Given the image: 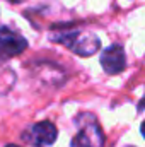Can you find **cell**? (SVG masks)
I'll return each mask as SVG.
<instances>
[{
  "mask_svg": "<svg viewBox=\"0 0 145 147\" xmlns=\"http://www.w3.org/2000/svg\"><path fill=\"white\" fill-rule=\"evenodd\" d=\"M51 41L62 43L63 46H67L72 53L79 55V57H91L101 48V39L96 33L80 31V29L56 33L51 36Z\"/></svg>",
  "mask_w": 145,
  "mask_h": 147,
  "instance_id": "cell-1",
  "label": "cell"
},
{
  "mask_svg": "<svg viewBox=\"0 0 145 147\" xmlns=\"http://www.w3.org/2000/svg\"><path fill=\"white\" fill-rule=\"evenodd\" d=\"M75 125L79 130L73 135L70 147H104V134L92 113H80L75 118Z\"/></svg>",
  "mask_w": 145,
  "mask_h": 147,
  "instance_id": "cell-2",
  "label": "cell"
},
{
  "mask_svg": "<svg viewBox=\"0 0 145 147\" xmlns=\"http://www.w3.org/2000/svg\"><path fill=\"white\" fill-rule=\"evenodd\" d=\"M58 137V130L56 127L48 121V120H43V121H38L29 125L24 132H22V140L26 144L33 147H46L51 146Z\"/></svg>",
  "mask_w": 145,
  "mask_h": 147,
  "instance_id": "cell-3",
  "label": "cell"
},
{
  "mask_svg": "<svg viewBox=\"0 0 145 147\" xmlns=\"http://www.w3.org/2000/svg\"><path fill=\"white\" fill-rule=\"evenodd\" d=\"M26 48H28V39L22 34H19L17 31L7 26H0V58L2 60L17 57Z\"/></svg>",
  "mask_w": 145,
  "mask_h": 147,
  "instance_id": "cell-4",
  "label": "cell"
},
{
  "mask_svg": "<svg viewBox=\"0 0 145 147\" xmlns=\"http://www.w3.org/2000/svg\"><path fill=\"white\" fill-rule=\"evenodd\" d=\"M101 67L109 75L121 74L126 69V55L121 45H111L101 53Z\"/></svg>",
  "mask_w": 145,
  "mask_h": 147,
  "instance_id": "cell-5",
  "label": "cell"
},
{
  "mask_svg": "<svg viewBox=\"0 0 145 147\" xmlns=\"http://www.w3.org/2000/svg\"><path fill=\"white\" fill-rule=\"evenodd\" d=\"M138 110H140V111L145 110V94H144V98L140 99V103H138Z\"/></svg>",
  "mask_w": 145,
  "mask_h": 147,
  "instance_id": "cell-6",
  "label": "cell"
},
{
  "mask_svg": "<svg viewBox=\"0 0 145 147\" xmlns=\"http://www.w3.org/2000/svg\"><path fill=\"white\" fill-rule=\"evenodd\" d=\"M140 132H142V135H144V139H145V121L142 123V127H140Z\"/></svg>",
  "mask_w": 145,
  "mask_h": 147,
  "instance_id": "cell-7",
  "label": "cell"
},
{
  "mask_svg": "<svg viewBox=\"0 0 145 147\" xmlns=\"http://www.w3.org/2000/svg\"><path fill=\"white\" fill-rule=\"evenodd\" d=\"M9 2H12V3H22V2H26V0H9Z\"/></svg>",
  "mask_w": 145,
  "mask_h": 147,
  "instance_id": "cell-8",
  "label": "cell"
},
{
  "mask_svg": "<svg viewBox=\"0 0 145 147\" xmlns=\"http://www.w3.org/2000/svg\"><path fill=\"white\" fill-rule=\"evenodd\" d=\"M5 147H21V146H15V144H9V146H5Z\"/></svg>",
  "mask_w": 145,
  "mask_h": 147,
  "instance_id": "cell-9",
  "label": "cell"
},
{
  "mask_svg": "<svg viewBox=\"0 0 145 147\" xmlns=\"http://www.w3.org/2000/svg\"><path fill=\"white\" fill-rule=\"evenodd\" d=\"M126 147H133V146H126Z\"/></svg>",
  "mask_w": 145,
  "mask_h": 147,
  "instance_id": "cell-10",
  "label": "cell"
}]
</instances>
